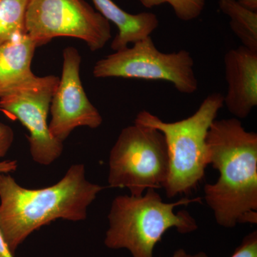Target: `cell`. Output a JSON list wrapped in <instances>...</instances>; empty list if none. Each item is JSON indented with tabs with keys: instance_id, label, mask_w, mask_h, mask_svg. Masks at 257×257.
<instances>
[{
	"instance_id": "8992f818",
	"label": "cell",
	"mask_w": 257,
	"mask_h": 257,
	"mask_svg": "<svg viewBox=\"0 0 257 257\" xmlns=\"http://www.w3.org/2000/svg\"><path fill=\"white\" fill-rule=\"evenodd\" d=\"M194 67V59L188 51L165 53L149 36L96 62L93 75L96 78L166 81L179 92L191 94L198 89Z\"/></svg>"
},
{
	"instance_id": "9c48e42d",
	"label": "cell",
	"mask_w": 257,
	"mask_h": 257,
	"mask_svg": "<svg viewBox=\"0 0 257 257\" xmlns=\"http://www.w3.org/2000/svg\"><path fill=\"white\" fill-rule=\"evenodd\" d=\"M82 57L77 49L68 47L63 51L62 77L51 101V135L64 143L79 126L99 127L103 118L87 97L80 78Z\"/></svg>"
},
{
	"instance_id": "30bf717a",
	"label": "cell",
	"mask_w": 257,
	"mask_h": 257,
	"mask_svg": "<svg viewBox=\"0 0 257 257\" xmlns=\"http://www.w3.org/2000/svg\"><path fill=\"white\" fill-rule=\"evenodd\" d=\"M224 64V105L235 118L245 119L257 105V52L241 45L225 54Z\"/></svg>"
},
{
	"instance_id": "7c38bea8",
	"label": "cell",
	"mask_w": 257,
	"mask_h": 257,
	"mask_svg": "<svg viewBox=\"0 0 257 257\" xmlns=\"http://www.w3.org/2000/svg\"><path fill=\"white\" fill-rule=\"evenodd\" d=\"M96 11L109 23H114L118 32L111 44L114 52L123 50L130 44L151 36L159 26L156 15L152 13L130 14L120 8L112 0H92Z\"/></svg>"
},
{
	"instance_id": "5bb4252c",
	"label": "cell",
	"mask_w": 257,
	"mask_h": 257,
	"mask_svg": "<svg viewBox=\"0 0 257 257\" xmlns=\"http://www.w3.org/2000/svg\"><path fill=\"white\" fill-rule=\"evenodd\" d=\"M28 0H0V45L27 34Z\"/></svg>"
},
{
	"instance_id": "8fae6325",
	"label": "cell",
	"mask_w": 257,
	"mask_h": 257,
	"mask_svg": "<svg viewBox=\"0 0 257 257\" xmlns=\"http://www.w3.org/2000/svg\"><path fill=\"white\" fill-rule=\"evenodd\" d=\"M36 48L28 34L0 45V98L36 78L31 68Z\"/></svg>"
},
{
	"instance_id": "ffe728a7",
	"label": "cell",
	"mask_w": 257,
	"mask_h": 257,
	"mask_svg": "<svg viewBox=\"0 0 257 257\" xmlns=\"http://www.w3.org/2000/svg\"><path fill=\"white\" fill-rule=\"evenodd\" d=\"M240 4L248 9L257 11V0H238Z\"/></svg>"
},
{
	"instance_id": "3957f363",
	"label": "cell",
	"mask_w": 257,
	"mask_h": 257,
	"mask_svg": "<svg viewBox=\"0 0 257 257\" xmlns=\"http://www.w3.org/2000/svg\"><path fill=\"white\" fill-rule=\"evenodd\" d=\"M200 200L184 197L165 202L152 189L140 197L117 196L108 214L104 244L111 249H127L133 257H154L155 246L168 230L186 234L198 229L197 221L188 211L175 212V209Z\"/></svg>"
},
{
	"instance_id": "5b68a950",
	"label": "cell",
	"mask_w": 257,
	"mask_h": 257,
	"mask_svg": "<svg viewBox=\"0 0 257 257\" xmlns=\"http://www.w3.org/2000/svg\"><path fill=\"white\" fill-rule=\"evenodd\" d=\"M165 137L156 128L134 122L121 130L111 148L108 183L140 197L148 189L164 188L169 173Z\"/></svg>"
},
{
	"instance_id": "52a82bcc",
	"label": "cell",
	"mask_w": 257,
	"mask_h": 257,
	"mask_svg": "<svg viewBox=\"0 0 257 257\" xmlns=\"http://www.w3.org/2000/svg\"><path fill=\"white\" fill-rule=\"evenodd\" d=\"M26 30L37 47L68 37L96 52L111 38L109 22L84 0H28Z\"/></svg>"
},
{
	"instance_id": "6da1fadb",
	"label": "cell",
	"mask_w": 257,
	"mask_h": 257,
	"mask_svg": "<svg viewBox=\"0 0 257 257\" xmlns=\"http://www.w3.org/2000/svg\"><path fill=\"white\" fill-rule=\"evenodd\" d=\"M209 165L217 181L205 184L204 200L222 227L257 223V134L237 118L215 119L208 132Z\"/></svg>"
},
{
	"instance_id": "e0dca14e",
	"label": "cell",
	"mask_w": 257,
	"mask_h": 257,
	"mask_svg": "<svg viewBox=\"0 0 257 257\" xmlns=\"http://www.w3.org/2000/svg\"><path fill=\"white\" fill-rule=\"evenodd\" d=\"M15 134L8 125L0 123V159L3 158L9 151L14 142Z\"/></svg>"
},
{
	"instance_id": "4fadbf2b",
	"label": "cell",
	"mask_w": 257,
	"mask_h": 257,
	"mask_svg": "<svg viewBox=\"0 0 257 257\" xmlns=\"http://www.w3.org/2000/svg\"><path fill=\"white\" fill-rule=\"evenodd\" d=\"M219 7L229 18L230 28L241 45L257 52V11L248 9L238 0H219Z\"/></svg>"
},
{
	"instance_id": "7a4b0ae2",
	"label": "cell",
	"mask_w": 257,
	"mask_h": 257,
	"mask_svg": "<svg viewBox=\"0 0 257 257\" xmlns=\"http://www.w3.org/2000/svg\"><path fill=\"white\" fill-rule=\"evenodd\" d=\"M102 186L85 177L84 165H73L58 182L45 188L22 187L10 175L0 173V232L10 251L17 249L35 231L56 219L79 221Z\"/></svg>"
},
{
	"instance_id": "ba28073f",
	"label": "cell",
	"mask_w": 257,
	"mask_h": 257,
	"mask_svg": "<svg viewBox=\"0 0 257 257\" xmlns=\"http://www.w3.org/2000/svg\"><path fill=\"white\" fill-rule=\"evenodd\" d=\"M60 78L54 75L37 77L0 98V107L27 128L32 160L50 165L61 156L63 143L51 135L47 124L51 101Z\"/></svg>"
},
{
	"instance_id": "277c9868",
	"label": "cell",
	"mask_w": 257,
	"mask_h": 257,
	"mask_svg": "<svg viewBox=\"0 0 257 257\" xmlns=\"http://www.w3.org/2000/svg\"><path fill=\"white\" fill-rule=\"evenodd\" d=\"M223 106L224 96L214 92L202 101L194 114L175 122H167L146 110L137 115L135 123L156 128L165 137L170 159L163 188L167 197L188 195L204 179L209 165L208 132Z\"/></svg>"
},
{
	"instance_id": "2e32d148",
	"label": "cell",
	"mask_w": 257,
	"mask_h": 257,
	"mask_svg": "<svg viewBox=\"0 0 257 257\" xmlns=\"http://www.w3.org/2000/svg\"><path fill=\"white\" fill-rule=\"evenodd\" d=\"M230 257H257L256 230L243 238L241 243Z\"/></svg>"
},
{
	"instance_id": "d6986e66",
	"label": "cell",
	"mask_w": 257,
	"mask_h": 257,
	"mask_svg": "<svg viewBox=\"0 0 257 257\" xmlns=\"http://www.w3.org/2000/svg\"><path fill=\"white\" fill-rule=\"evenodd\" d=\"M0 257H15V255L10 251L1 232H0Z\"/></svg>"
},
{
	"instance_id": "9a60e30c",
	"label": "cell",
	"mask_w": 257,
	"mask_h": 257,
	"mask_svg": "<svg viewBox=\"0 0 257 257\" xmlns=\"http://www.w3.org/2000/svg\"><path fill=\"white\" fill-rule=\"evenodd\" d=\"M146 8L169 4L176 16L184 22L192 21L199 18L205 7L206 0H139Z\"/></svg>"
},
{
	"instance_id": "ac0fdd59",
	"label": "cell",
	"mask_w": 257,
	"mask_h": 257,
	"mask_svg": "<svg viewBox=\"0 0 257 257\" xmlns=\"http://www.w3.org/2000/svg\"><path fill=\"white\" fill-rule=\"evenodd\" d=\"M170 257H209V256L204 251H199L194 254H191L187 253L183 248H179L176 250L173 254Z\"/></svg>"
}]
</instances>
